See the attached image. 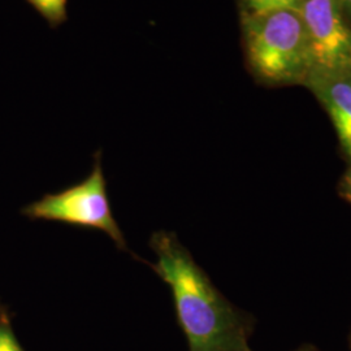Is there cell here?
<instances>
[{"label":"cell","mask_w":351,"mask_h":351,"mask_svg":"<svg viewBox=\"0 0 351 351\" xmlns=\"http://www.w3.org/2000/svg\"><path fill=\"white\" fill-rule=\"evenodd\" d=\"M155 272L171 287L190 351H251L246 326L188 251L168 232L152 236Z\"/></svg>","instance_id":"6da1fadb"},{"label":"cell","mask_w":351,"mask_h":351,"mask_svg":"<svg viewBox=\"0 0 351 351\" xmlns=\"http://www.w3.org/2000/svg\"><path fill=\"white\" fill-rule=\"evenodd\" d=\"M246 58L252 73L274 85L306 84L311 53L297 11L242 16Z\"/></svg>","instance_id":"7a4b0ae2"},{"label":"cell","mask_w":351,"mask_h":351,"mask_svg":"<svg viewBox=\"0 0 351 351\" xmlns=\"http://www.w3.org/2000/svg\"><path fill=\"white\" fill-rule=\"evenodd\" d=\"M24 213L33 219L101 229L112 239L119 249H126L125 239L116 224L107 198L101 158L98 156L91 175L84 182L63 193L43 197L40 201L27 206Z\"/></svg>","instance_id":"3957f363"},{"label":"cell","mask_w":351,"mask_h":351,"mask_svg":"<svg viewBox=\"0 0 351 351\" xmlns=\"http://www.w3.org/2000/svg\"><path fill=\"white\" fill-rule=\"evenodd\" d=\"M297 12L308 40L311 73L351 71V26L337 0H302Z\"/></svg>","instance_id":"277c9868"},{"label":"cell","mask_w":351,"mask_h":351,"mask_svg":"<svg viewBox=\"0 0 351 351\" xmlns=\"http://www.w3.org/2000/svg\"><path fill=\"white\" fill-rule=\"evenodd\" d=\"M304 85L324 104L343 149L351 155V71L311 73Z\"/></svg>","instance_id":"5b68a950"},{"label":"cell","mask_w":351,"mask_h":351,"mask_svg":"<svg viewBox=\"0 0 351 351\" xmlns=\"http://www.w3.org/2000/svg\"><path fill=\"white\" fill-rule=\"evenodd\" d=\"M302 0H239L241 16H254L272 11H297Z\"/></svg>","instance_id":"8992f818"},{"label":"cell","mask_w":351,"mask_h":351,"mask_svg":"<svg viewBox=\"0 0 351 351\" xmlns=\"http://www.w3.org/2000/svg\"><path fill=\"white\" fill-rule=\"evenodd\" d=\"M52 27L62 25L68 19V0H26Z\"/></svg>","instance_id":"52a82bcc"},{"label":"cell","mask_w":351,"mask_h":351,"mask_svg":"<svg viewBox=\"0 0 351 351\" xmlns=\"http://www.w3.org/2000/svg\"><path fill=\"white\" fill-rule=\"evenodd\" d=\"M0 351H23L7 326H0Z\"/></svg>","instance_id":"ba28073f"},{"label":"cell","mask_w":351,"mask_h":351,"mask_svg":"<svg viewBox=\"0 0 351 351\" xmlns=\"http://www.w3.org/2000/svg\"><path fill=\"white\" fill-rule=\"evenodd\" d=\"M351 158V155H350ZM342 194L346 199H350L351 198V165L349 172L345 176V180H343V184H342Z\"/></svg>","instance_id":"9c48e42d"},{"label":"cell","mask_w":351,"mask_h":351,"mask_svg":"<svg viewBox=\"0 0 351 351\" xmlns=\"http://www.w3.org/2000/svg\"><path fill=\"white\" fill-rule=\"evenodd\" d=\"M339 7L348 16H351V0H337Z\"/></svg>","instance_id":"30bf717a"},{"label":"cell","mask_w":351,"mask_h":351,"mask_svg":"<svg viewBox=\"0 0 351 351\" xmlns=\"http://www.w3.org/2000/svg\"><path fill=\"white\" fill-rule=\"evenodd\" d=\"M300 351H311V350H300Z\"/></svg>","instance_id":"8fae6325"},{"label":"cell","mask_w":351,"mask_h":351,"mask_svg":"<svg viewBox=\"0 0 351 351\" xmlns=\"http://www.w3.org/2000/svg\"><path fill=\"white\" fill-rule=\"evenodd\" d=\"M349 201H350V202H351V198H350V199H349Z\"/></svg>","instance_id":"7c38bea8"}]
</instances>
